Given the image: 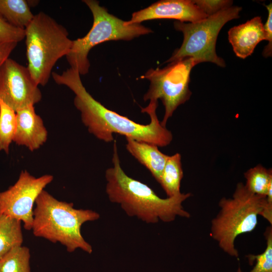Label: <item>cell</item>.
I'll return each instance as SVG.
<instances>
[{
  "label": "cell",
  "mask_w": 272,
  "mask_h": 272,
  "mask_svg": "<svg viewBox=\"0 0 272 272\" xmlns=\"http://www.w3.org/2000/svg\"><path fill=\"white\" fill-rule=\"evenodd\" d=\"M51 76L56 84L66 86L74 93V103L81 112L82 122L99 140L111 142L114 140L113 134L118 133L161 147L172 141L171 132L161 125L157 117L158 101H150L146 107L142 108L141 111L151 118L149 123L142 124L109 110L95 99L84 86L77 70L70 67L61 74L53 72Z\"/></svg>",
  "instance_id": "1"
},
{
  "label": "cell",
  "mask_w": 272,
  "mask_h": 272,
  "mask_svg": "<svg viewBox=\"0 0 272 272\" xmlns=\"http://www.w3.org/2000/svg\"><path fill=\"white\" fill-rule=\"evenodd\" d=\"M112 162L113 167L105 172L106 192L110 201L119 204L127 215L151 224L159 220L171 222L177 216L190 217L182 203L190 197L191 193H181L162 198L146 184L128 176L121 167L116 141Z\"/></svg>",
  "instance_id": "2"
},
{
  "label": "cell",
  "mask_w": 272,
  "mask_h": 272,
  "mask_svg": "<svg viewBox=\"0 0 272 272\" xmlns=\"http://www.w3.org/2000/svg\"><path fill=\"white\" fill-rule=\"evenodd\" d=\"M32 230L34 236L59 242L69 252L78 248L91 254L92 247L82 235V225L100 215L91 210L77 209L73 203L60 201L43 190L35 201Z\"/></svg>",
  "instance_id": "3"
},
{
  "label": "cell",
  "mask_w": 272,
  "mask_h": 272,
  "mask_svg": "<svg viewBox=\"0 0 272 272\" xmlns=\"http://www.w3.org/2000/svg\"><path fill=\"white\" fill-rule=\"evenodd\" d=\"M28 68L37 85L45 86L56 62L70 52L73 40L66 29L40 12L25 29Z\"/></svg>",
  "instance_id": "4"
},
{
  "label": "cell",
  "mask_w": 272,
  "mask_h": 272,
  "mask_svg": "<svg viewBox=\"0 0 272 272\" xmlns=\"http://www.w3.org/2000/svg\"><path fill=\"white\" fill-rule=\"evenodd\" d=\"M265 197L252 194L244 184L239 182L232 197L220 199V211L211 222L210 236L224 252L238 258L235 240L238 236L255 229Z\"/></svg>",
  "instance_id": "5"
},
{
  "label": "cell",
  "mask_w": 272,
  "mask_h": 272,
  "mask_svg": "<svg viewBox=\"0 0 272 272\" xmlns=\"http://www.w3.org/2000/svg\"><path fill=\"white\" fill-rule=\"evenodd\" d=\"M83 2L92 14L93 25L84 37L73 40L71 49L65 56L70 67L77 70L80 75L88 73L89 52L96 45L110 40H130L153 32L141 24H127L126 21L110 14L97 1L84 0Z\"/></svg>",
  "instance_id": "6"
},
{
  "label": "cell",
  "mask_w": 272,
  "mask_h": 272,
  "mask_svg": "<svg viewBox=\"0 0 272 272\" xmlns=\"http://www.w3.org/2000/svg\"><path fill=\"white\" fill-rule=\"evenodd\" d=\"M241 10L240 7L232 6L198 22H175L174 27L183 33V40L181 46L174 51L166 62L169 63L190 57L197 64L210 62L225 67V61L216 53L217 37L226 23L240 17Z\"/></svg>",
  "instance_id": "7"
},
{
  "label": "cell",
  "mask_w": 272,
  "mask_h": 272,
  "mask_svg": "<svg viewBox=\"0 0 272 272\" xmlns=\"http://www.w3.org/2000/svg\"><path fill=\"white\" fill-rule=\"evenodd\" d=\"M196 64L194 59L185 58L169 63L163 69H150L141 77L150 82L144 100L160 99L164 106L165 113L161 122L162 126L166 127L168 119L177 107L189 99L191 95L189 88L190 73Z\"/></svg>",
  "instance_id": "8"
},
{
  "label": "cell",
  "mask_w": 272,
  "mask_h": 272,
  "mask_svg": "<svg viewBox=\"0 0 272 272\" xmlns=\"http://www.w3.org/2000/svg\"><path fill=\"white\" fill-rule=\"evenodd\" d=\"M53 179L51 175L36 177L27 170L21 171L14 184L0 192V214L19 220L25 229L32 230L36 200Z\"/></svg>",
  "instance_id": "9"
},
{
  "label": "cell",
  "mask_w": 272,
  "mask_h": 272,
  "mask_svg": "<svg viewBox=\"0 0 272 272\" xmlns=\"http://www.w3.org/2000/svg\"><path fill=\"white\" fill-rule=\"evenodd\" d=\"M27 66L8 58L0 67V100L15 112L42 99V93Z\"/></svg>",
  "instance_id": "10"
},
{
  "label": "cell",
  "mask_w": 272,
  "mask_h": 272,
  "mask_svg": "<svg viewBox=\"0 0 272 272\" xmlns=\"http://www.w3.org/2000/svg\"><path fill=\"white\" fill-rule=\"evenodd\" d=\"M208 16L193 0H162L132 13L128 25L155 19H175L181 22L194 23Z\"/></svg>",
  "instance_id": "11"
},
{
  "label": "cell",
  "mask_w": 272,
  "mask_h": 272,
  "mask_svg": "<svg viewBox=\"0 0 272 272\" xmlns=\"http://www.w3.org/2000/svg\"><path fill=\"white\" fill-rule=\"evenodd\" d=\"M17 129L13 142L30 151L38 149L47 141V130L34 105H29L16 111Z\"/></svg>",
  "instance_id": "12"
},
{
  "label": "cell",
  "mask_w": 272,
  "mask_h": 272,
  "mask_svg": "<svg viewBox=\"0 0 272 272\" xmlns=\"http://www.w3.org/2000/svg\"><path fill=\"white\" fill-rule=\"evenodd\" d=\"M228 39L236 55L245 59L251 55L256 45L265 39L263 24L260 17L231 28Z\"/></svg>",
  "instance_id": "13"
},
{
  "label": "cell",
  "mask_w": 272,
  "mask_h": 272,
  "mask_svg": "<svg viewBox=\"0 0 272 272\" xmlns=\"http://www.w3.org/2000/svg\"><path fill=\"white\" fill-rule=\"evenodd\" d=\"M126 148L140 163L147 168L159 182L168 156L158 146L145 142L126 138Z\"/></svg>",
  "instance_id": "14"
},
{
  "label": "cell",
  "mask_w": 272,
  "mask_h": 272,
  "mask_svg": "<svg viewBox=\"0 0 272 272\" xmlns=\"http://www.w3.org/2000/svg\"><path fill=\"white\" fill-rule=\"evenodd\" d=\"M183 176L181 155L177 153L168 156L159 181L168 197L181 193L180 188Z\"/></svg>",
  "instance_id": "15"
},
{
  "label": "cell",
  "mask_w": 272,
  "mask_h": 272,
  "mask_svg": "<svg viewBox=\"0 0 272 272\" xmlns=\"http://www.w3.org/2000/svg\"><path fill=\"white\" fill-rule=\"evenodd\" d=\"M0 15L13 26L23 29L34 16L25 0H0Z\"/></svg>",
  "instance_id": "16"
},
{
  "label": "cell",
  "mask_w": 272,
  "mask_h": 272,
  "mask_svg": "<svg viewBox=\"0 0 272 272\" xmlns=\"http://www.w3.org/2000/svg\"><path fill=\"white\" fill-rule=\"evenodd\" d=\"M21 222L0 214V259L13 248L22 245Z\"/></svg>",
  "instance_id": "17"
},
{
  "label": "cell",
  "mask_w": 272,
  "mask_h": 272,
  "mask_svg": "<svg viewBox=\"0 0 272 272\" xmlns=\"http://www.w3.org/2000/svg\"><path fill=\"white\" fill-rule=\"evenodd\" d=\"M246 189L252 194L265 197L272 186V170L261 164L249 169L244 174Z\"/></svg>",
  "instance_id": "18"
},
{
  "label": "cell",
  "mask_w": 272,
  "mask_h": 272,
  "mask_svg": "<svg viewBox=\"0 0 272 272\" xmlns=\"http://www.w3.org/2000/svg\"><path fill=\"white\" fill-rule=\"evenodd\" d=\"M16 129L15 111L0 100V151L9 154Z\"/></svg>",
  "instance_id": "19"
},
{
  "label": "cell",
  "mask_w": 272,
  "mask_h": 272,
  "mask_svg": "<svg viewBox=\"0 0 272 272\" xmlns=\"http://www.w3.org/2000/svg\"><path fill=\"white\" fill-rule=\"evenodd\" d=\"M30 259L27 247H15L0 259V272H31Z\"/></svg>",
  "instance_id": "20"
},
{
  "label": "cell",
  "mask_w": 272,
  "mask_h": 272,
  "mask_svg": "<svg viewBox=\"0 0 272 272\" xmlns=\"http://www.w3.org/2000/svg\"><path fill=\"white\" fill-rule=\"evenodd\" d=\"M266 247L262 253L246 256L250 264L255 261V264L249 272H272V227L268 226L264 233Z\"/></svg>",
  "instance_id": "21"
},
{
  "label": "cell",
  "mask_w": 272,
  "mask_h": 272,
  "mask_svg": "<svg viewBox=\"0 0 272 272\" xmlns=\"http://www.w3.org/2000/svg\"><path fill=\"white\" fill-rule=\"evenodd\" d=\"M25 38V29L16 27L0 15V43H18Z\"/></svg>",
  "instance_id": "22"
},
{
  "label": "cell",
  "mask_w": 272,
  "mask_h": 272,
  "mask_svg": "<svg viewBox=\"0 0 272 272\" xmlns=\"http://www.w3.org/2000/svg\"><path fill=\"white\" fill-rule=\"evenodd\" d=\"M193 3L208 17L232 6L229 0H193Z\"/></svg>",
  "instance_id": "23"
},
{
  "label": "cell",
  "mask_w": 272,
  "mask_h": 272,
  "mask_svg": "<svg viewBox=\"0 0 272 272\" xmlns=\"http://www.w3.org/2000/svg\"><path fill=\"white\" fill-rule=\"evenodd\" d=\"M268 11L267 19L263 25L265 33V39L268 44L265 46L262 52V55L265 57L271 56L272 54V4L271 3L265 6Z\"/></svg>",
  "instance_id": "24"
},
{
  "label": "cell",
  "mask_w": 272,
  "mask_h": 272,
  "mask_svg": "<svg viewBox=\"0 0 272 272\" xmlns=\"http://www.w3.org/2000/svg\"><path fill=\"white\" fill-rule=\"evenodd\" d=\"M260 216L266 219L270 225H272V186L268 189L263 208Z\"/></svg>",
  "instance_id": "25"
},
{
  "label": "cell",
  "mask_w": 272,
  "mask_h": 272,
  "mask_svg": "<svg viewBox=\"0 0 272 272\" xmlns=\"http://www.w3.org/2000/svg\"><path fill=\"white\" fill-rule=\"evenodd\" d=\"M16 42L0 43V67L17 45Z\"/></svg>",
  "instance_id": "26"
},
{
  "label": "cell",
  "mask_w": 272,
  "mask_h": 272,
  "mask_svg": "<svg viewBox=\"0 0 272 272\" xmlns=\"http://www.w3.org/2000/svg\"><path fill=\"white\" fill-rule=\"evenodd\" d=\"M237 272H242V270L241 269V268L239 267L237 269Z\"/></svg>",
  "instance_id": "27"
}]
</instances>
